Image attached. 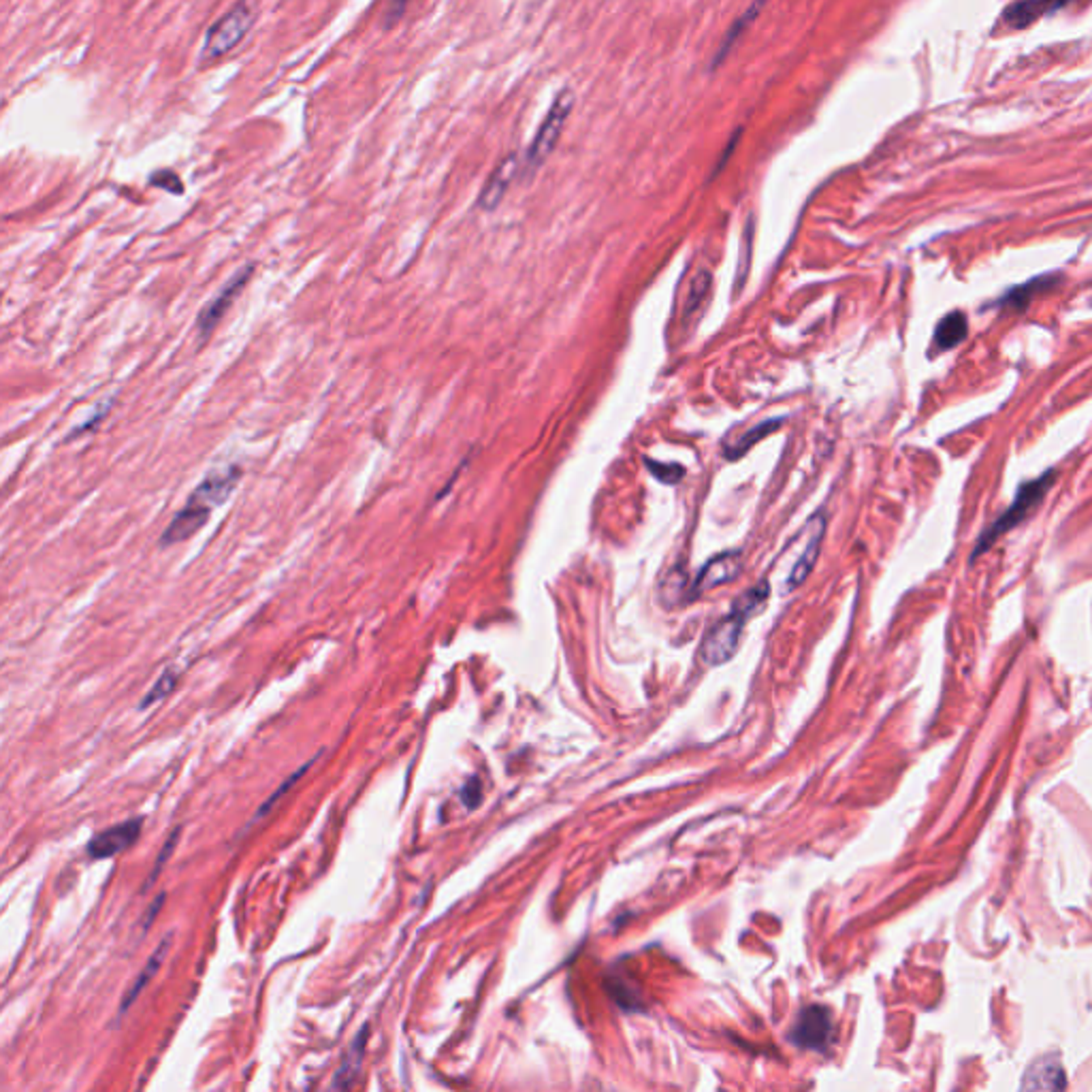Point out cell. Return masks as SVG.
I'll list each match as a JSON object with an SVG mask.
<instances>
[{"instance_id":"7c38bea8","label":"cell","mask_w":1092,"mask_h":1092,"mask_svg":"<svg viewBox=\"0 0 1092 1092\" xmlns=\"http://www.w3.org/2000/svg\"><path fill=\"white\" fill-rule=\"evenodd\" d=\"M1022 1092H1064L1063 1067L1054 1058H1041L1028 1069Z\"/></svg>"},{"instance_id":"44dd1931","label":"cell","mask_w":1092,"mask_h":1092,"mask_svg":"<svg viewBox=\"0 0 1092 1092\" xmlns=\"http://www.w3.org/2000/svg\"><path fill=\"white\" fill-rule=\"evenodd\" d=\"M708 288H711V274L708 271H698V274L691 278L690 284V297H687V304H685V316L690 318L695 310H700L702 301L707 299Z\"/></svg>"},{"instance_id":"cb8c5ba5","label":"cell","mask_w":1092,"mask_h":1092,"mask_svg":"<svg viewBox=\"0 0 1092 1092\" xmlns=\"http://www.w3.org/2000/svg\"><path fill=\"white\" fill-rule=\"evenodd\" d=\"M147 181H150L152 186L160 188V190H167V193H173V194L184 193V184H181L180 176H177L176 171H171V169L156 171L154 176H150V180H147Z\"/></svg>"},{"instance_id":"ac0fdd59","label":"cell","mask_w":1092,"mask_h":1092,"mask_svg":"<svg viewBox=\"0 0 1092 1092\" xmlns=\"http://www.w3.org/2000/svg\"><path fill=\"white\" fill-rule=\"evenodd\" d=\"M177 681H180V674H177L176 670L167 668V670H164L163 674L158 677V681L154 683L152 690L143 695V700H141V704H139L141 711H146L147 707H152V704H156V702L164 700V698H167L169 694H173Z\"/></svg>"},{"instance_id":"52a82bcc","label":"cell","mask_w":1092,"mask_h":1092,"mask_svg":"<svg viewBox=\"0 0 1092 1092\" xmlns=\"http://www.w3.org/2000/svg\"><path fill=\"white\" fill-rule=\"evenodd\" d=\"M252 274H254V265L248 263L245 267H241L240 271H235V275L231 280L220 288L216 297L211 299L210 304L205 305L203 310H201L199 318H197V335H199V342L205 344L210 335L214 334V329L218 327V322L223 321L224 314L228 312V308L233 305V301L241 295V291L245 288V284L250 282Z\"/></svg>"},{"instance_id":"7a4b0ae2","label":"cell","mask_w":1092,"mask_h":1092,"mask_svg":"<svg viewBox=\"0 0 1092 1092\" xmlns=\"http://www.w3.org/2000/svg\"><path fill=\"white\" fill-rule=\"evenodd\" d=\"M771 596V587L766 580L751 587V589L741 596L732 606L730 614H725L724 619L707 631V636L702 640L700 657L707 666H724L725 661H730L741 647V636L747 623L754 614H758L764 608L766 600Z\"/></svg>"},{"instance_id":"9c48e42d","label":"cell","mask_w":1092,"mask_h":1092,"mask_svg":"<svg viewBox=\"0 0 1092 1092\" xmlns=\"http://www.w3.org/2000/svg\"><path fill=\"white\" fill-rule=\"evenodd\" d=\"M141 828H143V819L141 818L126 819L122 824L112 826V828L96 835L88 843V856L92 860H107L117 856V853L126 852L139 839Z\"/></svg>"},{"instance_id":"d6986e66","label":"cell","mask_w":1092,"mask_h":1092,"mask_svg":"<svg viewBox=\"0 0 1092 1092\" xmlns=\"http://www.w3.org/2000/svg\"><path fill=\"white\" fill-rule=\"evenodd\" d=\"M685 591H687V579H685V574L681 570H670L664 583H661L660 589V597L661 602L666 604V608H672V604L677 606L681 602V596H683ZM687 596L691 597V593L687 591Z\"/></svg>"},{"instance_id":"277c9868","label":"cell","mask_w":1092,"mask_h":1092,"mask_svg":"<svg viewBox=\"0 0 1092 1092\" xmlns=\"http://www.w3.org/2000/svg\"><path fill=\"white\" fill-rule=\"evenodd\" d=\"M574 105V94L570 90H561L557 94V99L553 100V105H550L549 113L540 124V129H538L536 137H533L532 146L527 150L525 156V167L529 171L538 169L540 164L549 158L550 150L557 146V141H559V134L563 130V124H566L567 113L572 112Z\"/></svg>"},{"instance_id":"8fae6325","label":"cell","mask_w":1092,"mask_h":1092,"mask_svg":"<svg viewBox=\"0 0 1092 1092\" xmlns=\"http://www.w3.org/2000/svg\"><path fill=\"white\" fill-rule=\"evenodd\" d=\"M516 171H519V156L512 154V156L504 158L502 163L497 164L495 171L491 173L489 180H487L485 188L480 190L478 197V207L485 211H493L499 205V201L504 199V194L508 190L510 181L514 180L516 176Z\"/></svg>"},{"instance_id":"3957f363","label":"cell","mask_w":1092,"mask_h":1092,"mask_svg":"<svg viewBox=\"0 0 1092 1092\" xmlns=\"http://www.w3.org/2000/svg\"><path fill=\"white\" fill-rule=\"evenodd\" d=\"M257 13L258 6L254 2H240V5L231 6L218 22L211 23L210 30L205 32V41L201 47V65L220 58L231 52L237 43L244 41L248 30L257 22Z\"/></svg>"},{"instance_id":"30bf717a","label":"cell","mask_w":1092,"mask_h":1092,"mask_svg":"<svg viewBox=\"0 0 1092 1092\" xmlns=\"http://www.w3.org/2000/svg\"><path fill=\"white\" fill-rule=\"evenodd\" d=\"M741 570H742L741 553H736V550L721 553V555H717L715 559L708 561L707 566L700 570V574L695 576L694 584H691V597L702 596V593L715 589L719 584L732 583V580L738 579Z\"/></svg>"},{"instance_id":"6da1fadb","label":"cell","mask_w":1092,"mask_h":1092,"mask_svg":"<svg viewBox=\"0 0 1092 1092\" xmlns=\"http://www.w3.org/2000/svg\"><path fill=\"white\" fill-rule=\"evenodd\" d=\"M241 478L240 465H228V468L214 470L201 480L199 485L188 495L184 508L173 516L167 529L160 536V546H173L188 538H193L201 527L207 523L211 512L223 506L233 493L237 482Z\"/></svg>"},{"instance_id":"7402d4cb","label":"cell","mask_w":1092,"mask_h":1092,"mask_svg":"<svg viewBox=\"0 0 1092 1092\" xmlns=\"http://www.w3.org/2000/svg\"><path fill=\"white\" fill-rule=\"evenodd\" d=\"M113 402H116V397H107V399H103V402L96 403V408L92 410V414H90L83 423H79V425H77L75 429L70 431L69 440H77V438H82L83 433L94 431V429H96L100 423L105 421L107 416H109V412H112V408H113Z\"/></svg>"},{"instance_id":"5b68a950","label":"cell","mask_w":1092,"mask_h":1092,"mask_svg":"<svg viewBox=\"0 0 1092 1092\" xmlns=\"http://www.w3.org/2000/svg\"><path fill=\"white\" fill-rule=\"evenodd\" d=\"M789 1039L805 1050H828L830 1043L835 1041V1020H832L828 1007H822V1005L805 1007L796 1018Z\"/></svg>"},{"instance_id":"9a60e30c","label":"cell","mask_w":1092,"mask_h":1092,"mask_svg":"<svg viewBox=\"0 0 1092 1092\" xmlns=\"http://www.w3.org/2000/svg\"><path fill=\"white\" fill-rule=\"evenodd\" d=\"M169 939H171V937H164L163 943H160V945H158L156 952L152 954V958L147 960L146 969L141 971L139 977H137V981H134L133 986H130V990H129V992H126V996H124V1001H122V1011L129 1009L130 1003H133V1001L137 999V996H139V994H141V990H143V986H146L147 981H150L154 975H156V971L160 969V964H163L164 956H167V950H169V945H171V941H169Z\"/></svg>"},{"instance_id":"8992f818","label":"cell","mask_w":1092,"mask_h":1092,"mask_svg":"<svg viewBox=\"0 0 1092 1092\" xmlns=\"http://www.w3.org/2000/svg\"><path fill=\"white\" fill-rule=\"evenodd\" d=\"M1052 476H1054V474L1047 472L1046 476H1041V478L1033 480V482H1026L1022 489L1018 491L1016 499H1013V504L1009 506V510H1007V512H1005L1003 516H1001V519L994 523L990 532L981 536V544H979V549H977V553H979L984 546H988V544H992L994 540L1001 536V533L1007 532V529H1011V527H1016L1020 521L1026 519L1028 514L1037 508V504L1043 499V495H1046L1047 489H1050Z\"/></svg>"},{"instance_id":"603a6c76","label":"cell","mask_w":1092,"mask_h":1092,"mask_svg":"<svg viewBox=\"0 0 1092 1092\" xmlns=\"http://www.w3.org/2000/svg\"><path fill=\"white\" fill-rule=\"evenodd\" d=\"M314 762H316V758H312V759H310V762H308V764H304V766H301V768H299V771H297V772H292L291 777H288V779H287V781L282 783L280 788L275 789L274 794L269 796V801H267V802H265V805H263V806H261V809H258V813H257V818H254V819H261V818H263V815H267V813H269V811H271V806H274V805H278V802H280V801H282V796L287 794L288 789H292V788H295V785H297V781H299V779H301V775H304V772H308V771H310V768H312V764H314Z\"/></svg>"},{"instance_id":"ffe728a7","label":"cell","mask_w":1092,"mask_h":1092,"mask_svg":"<svg viewBox=\"0 0 1092 1092\" xmlns=\"http://www.w3.org/2000/svg\"><path fill=\"white\" fill-rule=\"evenodd\" d=\"M759 11H762V5H754V6H751V9H749L747 13H742L741 18H738L734 23H732V28L728 30V35H725L724 43H721V47H719V53H717V58H715V65H719V62H721V60H724L725 56H728V52H730V47L734 45L736 39H738V36H741V32H742V30H745V28H747L749 23L754 22L755 15H758Z\"/></svg>"},{"instance_id":"2e32d148","label":"cell","mask_w":1092,"mask_h":1092,"mask_svg":"<svg viewBox=\"0 0 1092 1092\" xmlns=\"http://www.w3.org/2000/svg\"><path fill=\"white\" fill-rule=\"evenodd\" d=\"M781 423H783V419H771V421L759 423L758 427L749 429V431L745 433V436H742V438L738 440V442H736L732 448H728V459H738L741 455H745L749 448H754V446L758 444L759 440H764L766 436H771L772 431H777Z\"/></svg>"},{"instance_id":"e0dca14e","label":"cell","mask_w":1092,"mask_h":1092,"mask_svg":"<svg viewBox=\"0 0 1092 1092\" xmlns=\"http://www.w3.org/2000/svg\"><path fill=\"white\" fill-rule=\"evenodd\" d=\"M754 218H749L747 227H745V233H742V245H741V258H738V267H736V282H734V295L741 292V288L745 287V282H747V274L749 267H751V252H754Z\"/></svg>"},{"instance_id":"ba28073f","label":"cell","mask_w":1092,"mask_h":1092,"mask_svg":"<svg viewBox=\"0 0 1092 1092\" xmlns=\"http://www.w3.org/2000/svg\"><path fill=\"white\" fill-rule=\"evenodd\" d=\"M824 532H826V521L822 514H815L813 519H809V523L802 529L798 544H801V553L796 557L794 566L789 567L788 572V580H785V587L788 589H796L798 584H802L806 580V576L813 572V567H815V561H818L819 555V546H822V540H824Z\"/></svg>"},{"instance_id":"5bb4252c","label":"cell","mask_w":1092,"mask_h":1092,"mask_svg":"<svg viewBox=\"0 0 1092 1092\" xmlns=\"http://www.w3.org/2000/svg\"><path fill=\"white\" fill-rule=\"evenodd\" d=\"M1060 5H1043V2H1016L1009 5L1003 11L1005 23H1009L1011 28H1026L1035 19H1039L1046 13L1056 11Z\"/></svg>"},{"instance_id":"d4e9b609","label":"cell","mask_w":1092,"mask_h":1092,"mask_svg":"<svg viewBox=\"0 0 1092 1092\" xmlns=\"http://www.w3.org/2000/svg\"><path fill=\"white\" fill-rule=\"evenodd\" d=\"M648 470L653 472V476L661 482H666V485H677L678 480L685 476L683 465H674V463H655V461H647Z\"/></svg>"},{"instance_id":"484cf974","label":"cell","mask_w":1092,"mask_h":1092,"mask_svg":"<svg viewBox=\"0 0 1092 1092\" xmlns=\"http://www.w3.org/2000/svg\"><path fill=\"white\" fill-rule=\"evenodd\" d=\"M461 801L463 805L468 806V809H476L482 801V785H480L478 779H470L461 789Z\"/></svg>"},{"instance_id":"4fadbf2b","label":"cell","mask_w":1092,"mask_h":1092,"mask_svg":"<svg viewBox=\"0 0 1092 1092\" xmlns=\"http://www.w3.org/2000/svg\"><path fill=\"white\" fill-rule=\"evenodd\" d=\"M969 334V322L962 312H952L945 318H941L935 331V344L939 351H950L954 346H958Z\"/></svg>"}]
</instances>
